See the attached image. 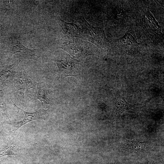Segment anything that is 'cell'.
<instances>
[{"label":"cell","instance_id":"cell-6","mask_svg":"<svg viewBox=\"0 0 164 164\" xmlns=\"http://www.w3.org/2000/svg\"><path fill=\"white\" fill-rule=\"evenodd\" d=\"M142 24L146 32L158 42L163 45V37L160 27L150 12L145 6L143 10Z\"/></svg>","mask_w":164,"mask_h":164},{"label":"cell","instance_id":"cell-4","mask_svg":"<svg viewBox=\"0 0 164 164\" xmlns=\"http://www.w3.org/2000/svg\"><path fill=\"white\" fill-rule=\"evenodd\" d=\"M58 69V79L62 80L68 76L77 77L80 74V66L78 60L67 54L61 60H55Z\"/></svg>","mask_w":164,"mask_h":164},{"label":"cell","instance_id":"cell-5","mask_svg":"<svg viewBox=\"0 0 164 164\" xmlns=\"http://www.w3.org/2000/svg\"><path fill=\"white\" fill-rule=\"evenodd\" d=\"M21 62L17 68V78L11 85V93L16 98L19 105L23 108L27 106L25 99V82L23 73L24 66Z\"/></svg>","mask_w":164,"mask_h":164},{"label":"cell","instance_id":"cell-7","mask_svg":"<svg viewBox=\"0 0 164 164\" xmlns=\"http://www.w3.org/2000/svg\"><path fill=\"white\" fill-rule=\"evenodd\" d=\"M10 45L11 53L19 60L30 59L38 61L40 60V49H29L15 39L10 41Z\"/></svg>","mask_w":164,"mask_h":164},{"label":"cell","instance_id":"cell-17","mask_svg":"<svg viewBox=\"0 0 164 164\" xmlns=\"http://www.w3.org/2000/svg\"><path fill=\"white\" fill-rule=\"evenodd\" d=\"M13 2L11 1H8L7 4L5 5L4 8L6 12H10L12 9Z\"/></svg>","mask_w":164,"mask_h":164},{"label":"cell","instance_id":"cell-1","mask_svg":"<svg viewBox=\"0 0 164 164\" xmlns=\"http://www.w3.org/2000/svg\"><path fill=\"white\" fill-rule=\"evenodd\" d=\"M78 22L82 27L80 39L91 42L101 48L108 46V41L106 37L102 23L99 27H94L83 17Z\"/></svg>","mask_w":164,"mask_h":164},{"label":"cell","instance_id":"cell-15","mask_svg":"<svg viewBox=\"0 0 164 164\" xmlns=\"http://www.w3.org/2000/svg\"><path fill=\"white\" fill-rule=\"evenodd\" d=\"M36 97L44 109H46L48 108L50 101L45 84L43 82L37 83Z\"/></svg>","mask_w":164,"mask_h":164},{"label":"cell","instance_id":"cell-8","mask_svg":"<svg viewBox=\"0 0 164 164\" xmlns=\"http://www.w3.org/2000/svg\"><path fill=\"white\" fill-rule=\"evenodd\" d=\"M10 98L14 106L17 109L22 111L24 114V118L22 120L16 121H11L8 123L12 126V131L14 133L22 126L31 121L37 120H45L48 114L46 110L41 109L34 112H27L18 107L11 97Z\"/></svg>","mask_w":164,"mask_h":164},{"label":"cell","instance_id":"cell-11","mask_svg":"<svg viewBox=\"0 0 164 164\" xmlns=\"http://www.w3.org/2000/svg\"><path fill=\"white\" fill-rule=\"evenodd\" d=\"M58 24L64 37L73 39L80 38L81 29L77 25L59 19Z\"/></svg>","mask_w":164,"mask_h":164},{"label":"cell","instance_id":"cell-3","mask_svg":"<svg viewBox=\"0 0 164 164\" xmlns=\"http://www.w3.org/2000/svg\"><path fill=\"white\" fill-rule=\"evenodd\" d=\"M123 36L117 39L115 46L119 52L134 56L138 54L140 49V45L137 41L134 33L130 28Z\"/></svg>","mask_w":164,"mask_h":164},{"label":"cell","instance_id":"cell-13","mask_svg":"<svg viewBox=\"0 0 164 164\" xmlns=\"http://www.w3.org/2000/svg\"><path fill=\"white\" fill-rule=\"evenodd\" d=\"M23 73L25 82V91L27 101L37 100V83L28 74L24 69Z\"/></svg>","mask_w":164,"mask_h":164},{"label":"cell","instance_id":"cell-19","mask_svg":"<svg viewBox=\"0 0 164 164\" xmlns=\"http://www.w3.org/2000/svg\"><path fill=\"white\" fill-rule=\"evenodd\" d=\"M2 29V25L0 22V37L1 36Z\"/></svg>","mask_w":164,"mask_h":164},{"label":"cell","instance_id":"cell-10","mask_svg":"<svg viewBox=\"0 0 164 164\" xmlns=\"http://www.w3.org/2000/svg\"><path fill=\"white\" fill-rule=\"evenodd\" d=\"M138 106L128 103L125 100L122 93H117L113 101V109L111 118L114 119L119 118L125 111L137 108Z\"/></svg>","mask_w":164,"mask_h":164},{"label":"cell","instance_id":"cell-9","mask_svg":"<svg viewBox=\"0 0 164 164\" xmlns=\"http://www.w3.org/2000/svg\"><path fill=\"white\" fill-rule=\"evenodd\" d=\"M21 60H18L11 65L7 66L0 70V83L4 86H11L15 80L17 68Z\"/></svg>","mask_w":164,"mask_h":164},{"label":"cell","instance_id":"cell-14","mask_svg":"<svg viewBox=\"0 0 164 164\" xmlns=\"http://www.w3.org/2000/svg\"><path fill=\"white\" fill-rule=\"evenodd\" d=\"M21 150V144L16 138L7 141L0 150V158L8 155H18Z\"/></svg>","mask_w":164,"mask_h":164},{"label":"cell","instance_id":"cell-18","mask_svg":"<svg viewBox=\"0 0 164 164\" xmlns=\"http://www.w3.org/2000/svg\"><path fill=\"white\" fill-rule=\"evenodd\" d=\"M5 135V133L3 129L0 131V145L2 144V143L4 140Z\"/></svg>","mask_w":164,"mask_h":164},{"label":"cell","instance_id":"cell-12","mask_svg":"<svg viewBox=\"0 0 164 164\" xmlns=\"http://www.w3.org/2000/svg\"><path fill=\"white\" fill-rule=\"evenodd\" d=\"M122 148L132 153H140L145 152L149 147V143L140 142L137 140L125 139L122 144Z\"/></svg>","mask_w":164,"mask_h":164},{"label":"cell","instance_id":"cell-16","mask_svg":"<svg viewBox=\"0 0 164 164\" xmlns=\"http://www.w3.org/2000/svg\"><path fill=\"white\" fill-rule=\"evenodd\" d=\"M7 94L0 95V112L8 123L11 121L8 113L6 104Z\"/></svg>","mask_w":164,"mask_h":164},{"label":"cell","instance_id":"cell-2","mask_svg":"<svg viewBox=\"0 0 164 164\" xmlns=\"http://www.w3.org/2000/svg\"><path fill=\"white\" fill-rule=\"evenodd\" d=\"M76 60H82L86 57L96 54L92 44L79 38L73 39L59 46Z\"/></svg>","mask_w":164,"mask_h":164}]
</instances>
